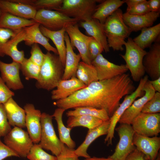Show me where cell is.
I'll list each match as a JSON object with an SVG mask.
<instances>
[{
	"mask_svg": "<svg viewBox=\"0 0 160 160\" xmlns=\"http://www.w3.org/2000/svg\"><path fill=\"white\" fill-rule=\"evenodd\" d=\"M135 89L129 74L126 73L112 79L94 82L68 97L70 108L88 106L105 110L111 117L124 96Z\"/></svg>",
	"mask_w": 160,
	"mask_h": 160,
	"instance_id": "6da1fadb",
	"label": "cell"
},
{
	"mask_svg": "<svg viewBox=\"0 0 160 160\" xmlns=\"http://www.w3.org/2000/svg\"><path fill=\"white\" fill-rule=\"evenodd\" d=\"M64 70L58 55L47 52L41 66L36 87L49 91L53 90L62 79Z\"/></svg>",
	"mask_w": 160,
	"mask_h": 160,
	"instance_id": "7a4b0ae2",
	"label": "cell"
},
{
	"mask_svg": "<svg viewBox=\"0 0 160 160\" xmlns=\"http://www.w3.org/2000/svg\"><path fill=\"white\" fill-rule=\"evenodd\" d=\"M123 12L118 9L106 20L103 24L108 45L114 51H122L125 40L132 31L124 23Z\"/></svg>",
	"mask_w": 160,
	"mask_h": 160,
	"instance_id": "3957f363",
	"label": "cell"
},
{
	"mask_svg": "<svg viewBox=\"0 0 160 160\" xmlns=\"http://www.w3.org/2000/svg\"><path fill=\"white\" fill-rule=\"evenodd\" d=\"M124 45L126 49L125 53L120 55L125 62L133 80L139 81L145 73L143 60L147 52L137 45L131 37L128 38Z\"/></svg>",
	"mask_w": 160,
	"mask_h": 160,
	"instance_id": "277c9868",
	"label": "cell"
},
{
	"mask_svg": "<svg viewBox=\"0 0 160 160\" xmlns=\"http://www.w3.org/2000/svg\"><path fill=\"white\" fill-rule=\"evenodd\" d=\"M98 0H63L61 5L54 9L71 18L85 21L92 18L97 7Z\"/></svg>",
	"mask_w": 160,
	"mask_h": 160,
	"instance_id": "5b68a950",
	"label": "cell"
},
{
	"mask_svg": "<svg viewBox=\"0 0 160 160\" xmlns=\"http://www.w3.org/2000/svg\"><path fill=\"white\" fill-rule=\"evenodd\" d=\"M52 115L41 113V131L39 144L44 149L50 151L55 156L61 153L64 144L58 138L52 122Z\"/></svg>",
	"mask_w": 160,
	"mask_h": 160,
	"instance_id": "8992f818",
	"label": "cell"
},
{
	"mask_svg": "<svg viewBox=\"0 0 160 160\" xmlns=\"http://www.w3.org/2000/svg\"><path fill=\"white\" fill-rule=\"evenodd\" d=\"M148 76L146 75L141 79L137 88L132 93L125 96L123 101L110 117L109 127L104 139V142L107 143V145L112 144L116 127L121 116L136 99L141 96L143 93V89L145 84L148 80Z\"/></svg>",
	"mask_w": 160,
	"mask_h": 160,
	"instance_id": "52a82bcc",
	"label": "cell"
},
{
	"mask_svg": "<svg viewBox=\"0 0 160 160\" xmlns=\"http://www.w3.org/2000/svg\"><path fill=\"white\" fill-rule=\"evenodd\" d=\"M33 20L52 31L60 30L67 25L76 24L80 21L78 19L70 17L55 10L44 9L37 10Z\"/></svg>",
	"mask_w": 160,
	"mask_h": 160,
	"instance_id": "ba28073f",
	"label": "cell"
},
{
	"mask_svg": "<svg viewBox=\"0 0 160 160\" xmlns=\"http://www.w3.org/2000/svg\"><path fill=\"white\" fill-rule=\"evenodd\" d=\"M4 144L19 156L25 158L33 145L28 132L15 127L4 138Z\"/></svg>",
	"mask_w": 160,
	"mask_h": 160,
	"instance_id": "9c48e42d",
	"label": "cell"
},
{
	"mask_svg": "<svg viewBox=\"0 0 160 160\" xmlns=\"http://www.w3.org/2000/svg\"><path fill=\"white\" fill-rule=\"evenodd\" d=\"M115 130L119 140L113 153L108 156L113 160H125L136 147L133 142L135 132L131 124H121Z\"/></svg>",
	"mask_w": 160,
	"mask_h": 160,
	"instance_id": "30bf717a",
	"label": "cell"
},
{
	"mask_svg": "<svg viewBox=\"0 0 160 160\" xmlns=\"http://www.w3.org/2000/svg\"><path fill=\"white\" fill-rule=\"evenodd\" d=\"M131 126L135 133L152 137L160 132V113H140L133 119Z\"/></svg>",
	"mask_w": 160,
	"mask_h": 160,
	"instance_id": "8fae6325",
	"label": "cell"
},
{
	"mask_svg": "<svg viewBox=\"0 0 160 160\" xmlns=\"http://www.w3.org/2000/svg\"><path fill=\"white\" fill-rule=\"evenodd\" d=\"M65 28L72 47H75L78 50L82 61L91 65L92 61L89 52L88 45L93 37L81 32L77 24H68Z\"/></svg>",
	"mask_w": 160,
	"mask_h": 160,
	"instance_id": "7c38bea8",
	"label": "cell"
},
{
	"mask_svg": "<svg viewBox=\"0 0 160 160\" xmlns=\"http://www.w3.org/2000/svg\"><path fill=\"white\" fill-rule=\"evenodd\" d=\"M91 64L96 69L98 80L112 79L125 73L128 70L125 64H115L106 59L101 54L92 61Z\"/></svg>",
	"mask_w": 160,
	"mask_h": 160,
	"instance_id": "4fadbf2b",
	"label": "cell"
},
{
	"mask_svg": "<svg viewBox=\"0 0 160 160\" xmlns=\"http://www.w3.org/2000/svg\"><path fill=\"white\" fill-rule=\"evenodd\" d=\"M148 80L145 84L143 91L144 95L139 99L135 100L127 109L120 118V124H131L134 118L141 112L145 104L153 96L156 91Z\"/></svg>",
	"mask_w": 160,
	"mask_h": 160,
	"instance_id": "5bb4252c",
	"label": "cell"
},
{
	"mask_svg": "<svg viewBox=\"0 0 160 160\" xmlns=\"http://www.w3.org/2000/svg\"><path fill=\"white\" fill-rule=\"evenodd\" d=\"M24 109L25 113V127L27 132L33 143L38 144L40 139L41 113L31 103L26 104Z\"/></svg>",
	"mask_w": 160,
	"mask_h": 160,
	"instance_id": "9a60e30c",
	"label": "cell"
},
{
	"mask_svg": "<svg viewBox=\"0 0 160 160\" xmlns=\"http://www.w3.org/2000/svg\"><path fill=\"white\" fill-rule=\"evenodd\" d=\"M133 142L136 148L145 156V160H155L160 148V137H148L135 133Z\"/></svg>",
	"mask_w": 160,
	"mask_h": 160,
	"instance_id": "2e32d148",
	"label": "cell"
},
{
	"mask_svg": "<svg viewBox=\"0 0 160 160\" xmlns=\"http://www.w3.org/2000/svg\"><path fill=\"white\" fill-rule=\"evenodd\" d=\"M20 64L13 61L6 63L0 60L1 77L7 87L14 90L23 88L20 76Z\"/></svg>",
	"mask_w": 160,
	"mask_h": 160,
	"instance_id": "e0dca14e",
	"label": "cell"
},
{
	"mask_svg": "<svg viewBox=\"0 0 160 160\" xmlns=\"http://www.w3.org/2000/svg\"><path fill=\"white\" fill-rule=\"evenodd\" d=\"M160 40L155 42L147 52L143 60L145 72L151 80L160 77Z\"/></svg>",
	"mask_w": 160,
	"mask_h": 160,
	"instance_id": "ac0fdd59",
	"label": "cell"
},
{
	"mask_svg": "<svg viewBox=\"0 0 160 160\" xmlns=\"http://www.w3.org/2000/svg\"><path fill=\"white\" fill-rule=\"evenodd\" d=\"M160 16V12H150L143 15H137L125 12L123 14L125 24L132 32H137L143 28L151 27Z\"/></svg>",
	"mask_w": 160,
	"mask_h": 160,
	"instance_id": "d6986e66",
	"label": "cell"
},
{
	"mask_svg": "<svg viewBox=\"0 0 160 160\" xmlns=\"http://www.w3.org/2000/svg\"><path fill=\"white\" fill-rule=\"evenodd\" d=\"M87 86L76 76H73L68 79H62L56 89L52 91L51 98L56 100L66 98Z\"/></svg>",
	"mask_w": 160,
	"mask_h": 160,
	"instance_id": "ffe728a7",
	"label": "cell"
},
{
	"mask_svg": "<svg viewBox=\"0 0 160 160\" xmlns=\"http://www.w3.org/2000/svg\"><path fill=\"white\" fill-rule=\"evenodd\" d=\"M80 25L85 30L86 33L92 37L103 47L104 51H110L107 38L104 31V25L97 20L91 18L85 21H80Z\"/></svg>",
	"mask_w": 160,
	"mask_h": 160,
	"instance_id": "44dd1931",
	"label": "cell"
},
{
	"mask_svg": "<svg viewBox=\"0 0 160 160\" xmlns=\"http://www.w3.org/2000/svg\"><path fill=\"white\" fill-rule=\"evenodd\" d=\"M40 24L36 23L29 26L23 28L25 33V43L27 46H31L35 43L39 44L43 46L48 52H52L58 55L56 48L49 43V39L46 38L41 32L39 26Z\"/></svg>",
	"mask_w": 160,
	"mask_h": 160,
	"instance_id": "7402d4cb",
	"label": "cell"
},
{
	"mask_svg": "<svg viewBox=\"0 0 160 160\" xmlns=\"http://www.w3.org/2000/svg\"><path fill=\"white\" fill-rule=\"evenodd\" d=\"M0 9L2 12L31 20L34 19L37 11L32 6L13 2L10 0H0Z\"/></svg>",
	"mask_w": 160,
	"mask_h": 160,
	"instance_id": "603a6c76",
	"label": "cell"
},
{
	"mask_svg": "<svg viewBox=\"0 0 160 160\" xmlns=\"http://www.w3.org/2000/svg\"><path fill=\"white\" fill-rule=\"evenodd\" d=\"M110 121H104L99 126L92 129H89L85 139L82 144L76 150L75 153L79 157L87 158L90 156L87 152L90 144L99 137L107 135L110 126Z\"/></svg>",
	"mask_w": 160,
	"mask_h": 160,
	"instance_id": "cb8c5ba5",
	"label": "cell"
},
{
	"mask_svg": "<svg viewBox=\"0 0 160 160\" xmlns=\"http://www.w3.org/2000/svg\"><path fill=\"white\" fill-rule=\"evenodd\" d=\"M3 104L10 126L21 128L26 127V115L24 109L20 107L12 97Z\"/></svg>",
	"mask_w": 160,
	"mask_h": 160,
	"instance_id": "d4e9b609",
	"label": "cell"
},
{
	"mask_svg": "<svg viewBox=\"0 0 160 160\" xmlns=\"http://www.w3.org/2000/svg\"><path fill=\"white\" fill-rule=\"evenodd\" d=\"M65 41L66 47L65 65L62 80L68 79L73 76H76V73L81 57L79 54H76L73 50L69 37L66 33Z\"/></svg>",
	"mask_w": 160,
	"mask_h": 160,
	"instance_id": "484cf974",
	"label": "cell"
},
{
	"mask_svg": "<svg viewBox=\"0 0 160 160\" xmlns=\"http://www.w3.org/2000/svg\"><path fill=\"white\" fill-rule=\"evenodd\" d=\"M39 28L43 35L50 39L54 43L57 51L58 55L65 67L66 55V47L65 41V28L57 31H52L40 25Z\"/></svg>",
	"mask_w": 160,
	"mask_h": 160,
	"instance_id": "4316f807",
	"label": "cell"
},
{
	"mask_svg": "<svg viewBox=\"0 0 160 160\" xmlns=\"http://www.w3.org/2000/svg\"><path fill=\"white\" fill-rule=\"evenodd\" d=\"M25 38V32L22 28L5 45L3 52L5 55L9 56L13 61L20 64L25 58L24 52L23 50H19L17 46L20 43L24 41Z\"/></svg>",
	"mask_w": 160,
	"mask_h": 160,
	"instance_id": "83f0119b",
	"label": "cell"
},
{
	"mask_svg": "<svg viewBox=\"0 0 160 160\" xmlns=\"http://www.w3.org/2000/svg\"><path fill=\"white\" fill-rule=\"evenodd\" d=\"M141 31L140 34L133 40L143 49L150 47L153 43L160 39V23L153 26L144 28Z\"/></svg>",
	"mask_w": 160,
	"mask_h": 160,
	"instance_id": "f1b7e54d",
	"label": "cell"
},
{
	"mask_svg": "<svg viewBox=\"0 0 160 160\" xmlns=\"http://www.w3.org/2000/svg\"><path fill=\"white\" fill-rule=\"evenodd\" d=\"M124 3V0L103 1L97 5L92 18L97 20L104 24L106 19Z\"/></svg>",
	"mask_w": 160,
	"mask_h": 160,
	"instance_id": "f546056e",
	"label": "cell"
},
{
	"mask_svg": "<svg viewBox=\"0 0 160 160\" xmlns=\"http://www.w3.org/2000/svg\"><path fill=\"white\" fill-rule=\"evenodd\" d=\"M36 23L33 20L18 17L6 12H2L0 16V28L14 31L20 30Z\"/></svg>",
	"mask_w": 160,
	"mask_h": 160,
	"instance_id": "4dcf8cb0",
	"label": "cell"
},
{
	"mask_svg": "<svg viewBox=\"0 0 160 160\" xmlns=\"http://www.w3.org/2000/svg\"><path fill=\"white\" fill-rule=\"evenodd\" d=\"M65 111L63 108H57L52 115L57 124L60 140L68 148L74 149L76 144L71 136L70 132L72 128L66 127L63 122V116Z\"/></svg>",
	"mask_w": 160,
	"mask_h": 160,
	"instance_id": "1f68e13d",
	"label": "cell"
},
{
	"mask_svg": "<svg viewBox=\"0 0 160 160\" xmlns=\"http://www.w3.org/2000/svg\"><path fill=\"white\" fill-rule=\"evenodd\" d=\"M67 127L72 128L82 126L89 129H94L102 124L104 121L95 117L88 115H81L68 117Z\"/></svg>",
	"mask_w": 160,
	"mask_h": 160,
	"instance_id": "d6a6232c",
	"label": "cell"
},
{
	"mask_svg": "<svg viewBox=\"0 0 160 160\" xmlns=\"http://www.w3.org/2000/svg\"><path fill=\"white\" fill-rule=\"evenodd\" d=\"M76 76L81 81L87 86L98 81L96 69L92 64L80 61L77 70Z\"/></svg>",
	"mask_w": 160,
	"mask_h": 160,
	"instance_id": "836d02e7",
	"label": "cell"
},
{
	"mask_svg": "<svg viewBox=\"0 0 160 160\" xmlns=\"http://www.w3.org/2000/svg\"><path fill=\"white\" fill-rule=\"evenodd\" d=\"M66 114L68 117L81 115L90 116L98 118L103 121H108L110 119V117L105 110L88 106L75 108L67 112Z\"/></svg>",
	"mask_w": 160,
	"mask_h": 160,
	"instance_id": "e575fe53",
	"label": "cell"
},
{
	"mask_svg": "<svg viewBox=\"0 0 160 160\" xmlns=\"http://www.w3.org/2000/svg\"><path fill=\"white\" fill-rule=\"evenodd\" d=\"M41 66L36 65L29 58H25L20 64V70L26 80L38 79Z\"/></svg>",
	"mask_w": 160,
	"mask_h": 160,
	"instance_id": "d590c367",
	"label": "cell"
},
{
	"mask_svg": "<svg viewBox=\"0 0 160 160\" xmlns=\"http://www.w3.org/2000/svg\"><path fill=\"white\" fill-rule=\"evenodd\" d=\"M39 144H34L27 156L29 160H57V157L47 153Z\"/></svg>",
	"mask_w": 160,
	"mask_h": 160,
	"instance_id": "8d00e7d4",
	"label": "cell"
},
{
	"mask_svg": "<svg viewBox=\"0 0 160 160\" xmlns=\"http://www.w3.org/2000/svg\"><path fill=\"white\" fill-rule=\"evenodd\" d=\"M160 112V92H156L152 97L144 105L141 112L155 113Z\"/></svg>",
	"mask_w": 160,
	"mask_h": 160,
	"instance_id": "74e56055",
	"label": "cell"
},
{
	"mask_svg": "<svg viewBox=\"0 0 160 160\" xmlns=\"http://www.w3.org/2000/svg\"><path fill=\"white\" fill-rule=\"evenodd\" d=\"M63 0H33L31 5L37 11L41 9L54 10L60 7Z\"/></svg>",
	"mask_w": 160,
	"mask_h": 160,
	"instance_id": "f35d334b",
	"label": "cell"
},
{
	"mask_svg": "<svg viewBox=\"0 0 160 160\" xmlns=\"http://www.w3.org/2000/svg\"><path fill=\"white\" fill-rule=\"evenodd\" d=\"M20 31H14L0 28V57H4L5 56L3 52V48L5 45L8 41L14 37Z\"/></svg>",
	"mask_w": 160,
	"mask_h": 160,
	"instance_id": "ab89813d",
	"label": "cell"
},
{
	"mask_svg": "<svg viewBox=\"0 0 160 160\" xmlns=\"http://www.w3.org/2000/svg\"><path fill=\"white\" fill-rule=\"evenodd\" d=\"M11 129L3 104L0 103V137L5 136Z\"/></svg>",
	"mask_w": 160,
	"mask_h": 160,
	"instance_id": "60d3db41",
	"label": "cell"
},
{
	"mask_svg": "<svg viewBox=\"0 0 160 160\" xmlns=\"http://www.w3.org/2000/svg\"><path fill=\"white\" fill-rule=\"evenodd\" d=\"M29 59L36 65L41 66L44 61L45 54H44L37 44L31 46Z\"/></svg>",
	"mask_w": 160,
	"mask_h": 160,
	"instance_id": "b9f144b4",
	"label": "cell"
},
{
	"mask_svg": "<svg viewBox=\"0 0 160 160\" xmlns=\"http://www.w3.org/2000/svg\"><path fill=\"white\" fill-rule=\"evenodd\" d=\"M14 95L0 76V103L4 104Z\"/></svg>",
	"mask_w": 160,
	"mask_h": 160,
	"instance_id": "7bdbcfd3",
	"label": "cell"
},
{
	"mask_svg": "<svg viewBox=\"0 0 160 160\" xmlns=\"http://www.w3.org/2000/svg\"><path fill=\"white\" fill-rule=\"evenodd\" d=\"M88 50L92 62L98 55L104 51L102 46L93 38L89 42Z\"/></svg>",
	"mask_w": 160,
	"mask_h": 160,
	"instance_id": "ee69618b",
	"label": "cell"
},
{
	"mask_svg": "<svg viewBox=\"0 0 160 160\" xmlns=\"http://www.w3.org/2000/svg\"><path fill=\"white\" fill-rule=\"evenodd\" d=\"M150 12L147 1L146 0H143L126 12L130 14L137 15H145Z\"/></svg>",
	"mask_w": 160,
	"mask_h": 160,
	"instance_id": "f6af8a7d",
	"label": "cell"
},
{
	"mask_svg": "<svg viewBox=\"0 0 160 160\" xmlns=\"http://www.w3.org/2000/svg\"><path fill=\"white\" fill-rule=\"evenodd\" d=\"M74 151V149L69 148L63 144L62 152L57 156V160H78Z\"/></svg>",
	"mask_w": 160,
	"mask_h": 160,
	"instance_id": "bcb514c9",
	"label": "cell"
},
{
	"mask_svg": "<svg viewBox=\"0 0 160 160\" xmlns=\"http://www.w3.org/2000/svg\"><path fill=\"white\" fill-rule=\"evenodd\" d=\"M11 156L19 157L17 154L1 141L0 137V160H3Z\"/></svg>",
	"mask_w": 160,
	"mask_h": 160,
	"instance_id": "7dc6e473",
	"label": "cell"
},
{
	"mask_svg": "<svg viewBox=\"0 0 160 160\" xmlns=\"http://www.w3.org/2000/svg\"><path fill=\"white\" fill-rule=\"evenodd\" d=\"M125 160H145L144 155L136 148Z\"/></svg>",
	"mask_w": 160,
	"mask_h": 160,
	"instance_id": "c3c4849f",
	"label": "cell"
},
{
	"mask_svg": "<svg viewBox=\"0 0 160 160\" xmlns=\"http://www.w3.org/2000/svg\"><path fill=\"white\" fill-rule=\"evenodd\" d=\"M147 2L150 12H160V0H150Z\"/></svg>",
	"mask_w": 160,
	"mask_h": 160,
	"instance_id": "681fc988",
	"label": "cell"
},
{
	"mask_svg": "<svg viewBox=\"0 0 160 160\" xmlns=\"http://www.w3.org/2000/svg\"><path fill=\"white\" fill-rule=\"evenodd\" d=\"M143 0H124V3H126L127 5L126 12L138 4L143 1Z\"/></svg>",
	"mask_w": 160,
	"mask_h": 160,
	"instance_id": "f907efd6",
	"label": "cell"
},
{
	"mask_svg": "<svg viewBox=\"0 0 160 160\" xmlns=\"http://www.w3.org/2000/svg\"><path fill=\"white\" fill-rule=\"evenodd\" d=\"M155 91L160 92V77L153 80H148Z\"/></svg>",
	"mask_w": 160,
	"mask_h": 160,
	"instance_id": "816d5d0a",
	"label": "cell"
},
{
	"mask_svg": "<svg viewBox=\"0 0 160 160\" xmlns=\"http://www.w3.org/2000/svg\"><path fill=\"white\" fill-rule=\"evenodd\" d=\"M83 160H113L112 159L108 157L107 158H104V157H93L85 158V159Z\"/></svg>",
	"mask_w": 160,
	"mask_h": 160,
	"instance_id": "f5cc1de1",
	"label": "cell"
},
{
	"mask_svg": "<svg viewBox=\"0 0 160 160\" xmlns=\"http://www.w3.org/2000/svg\"><path fill=\"white\" fill-rule=\"evenodd\" d=\"M155 160H160V156L159 154H158L156 159Z\"/></svg>",
	"mask_w": 160,
	"mask_h": 160,
	"instance_id": "db71d44e",
	"label": "cell"
},
{
	"mask_svg": "<svg viewBox=\"0 0 160 160\" xmlns=\"http://www.w3.org/2000/svg\"><path fill=\"white\" fill-rule=\"evenodd\" d=\"M2 13V11L0 9V16Z\"/></svg>",
	"mask_w": 160,
	"mask_h": 160,
	"instance_id": "11a10c76",
	"label": "cell"
}]
</instances>
